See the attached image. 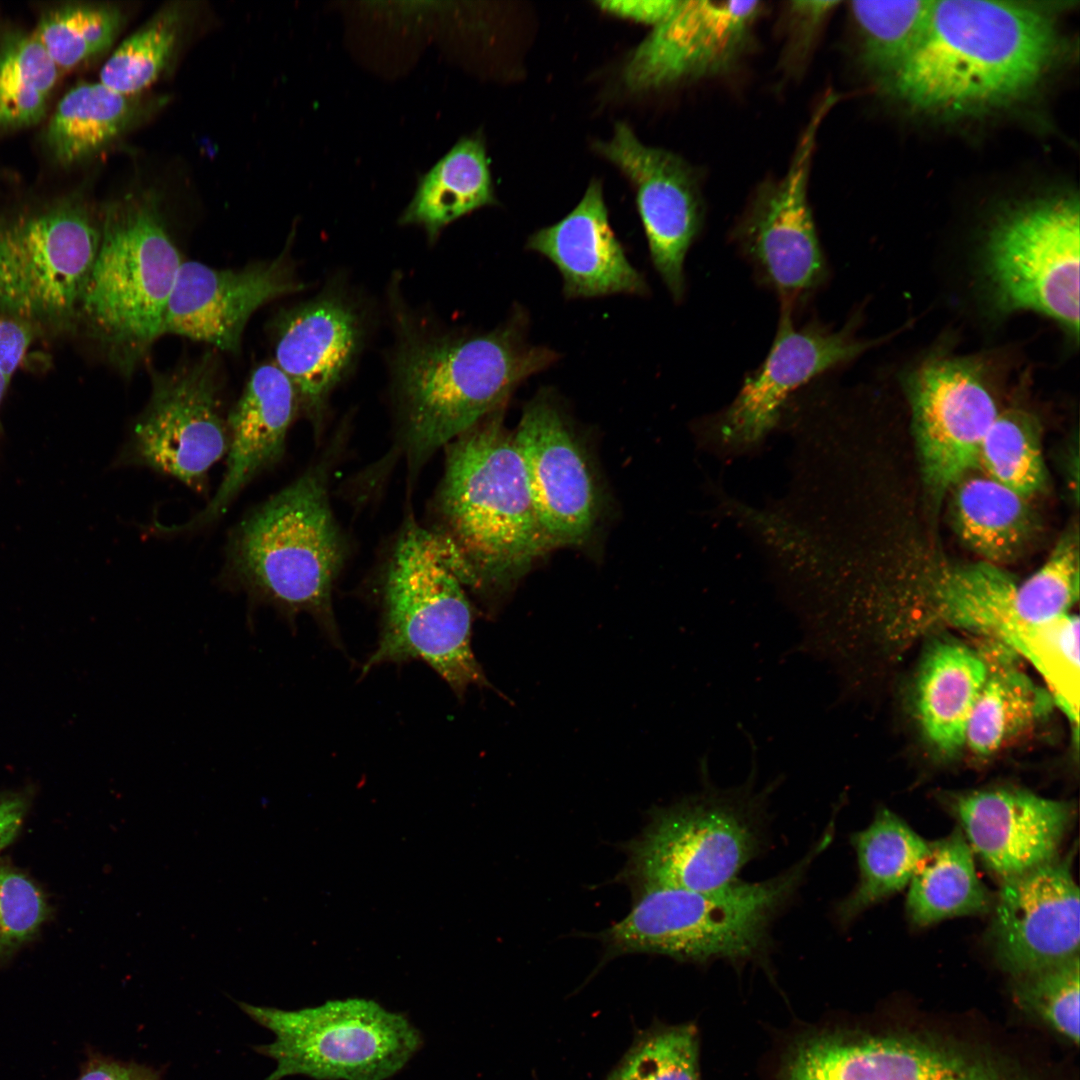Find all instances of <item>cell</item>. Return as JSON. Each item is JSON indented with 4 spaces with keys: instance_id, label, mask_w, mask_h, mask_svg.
Returning <instances> with one entry per match:
<instances>
[{
    "instance_id": "6da1fadb",
    "label": "cell",
    "mask_w": 1080,
    "mask_h": 1080,
    "mask_svg": "<svg viewBox=\"0 0 1080 1080\" xmlns=\"http://www.w3.org/2000/svg\"><path fill=\"white\" fill-rule=\"evenodd\" d=\"M1066 2L933 1L918 45L879 88L912 112L983 117L1030 99L1067 51Z\"/></svg>"
},
{
    "instance_id": "7a4b0ae2",
    "label": "cell",
    "mask_w": 1080,
    "mask_h": 1080,
    "mask_svg": "<svg viewBox=\"0 0 1080 1080\" xmlns=\"http://www.w3.org/2000/svg\"><path fill=\"white\" fill-rule=\"evenodd\" d=\"M500 408L449 442L429 530L464 587L491 595L553 549Z\"/></svg>"
},
{
    "instance_id": "3957f363",
    "label": "cell",
    "mask_w": 1080,
    "mask_h": 1080,
    "mask_svg": "<svg viewBox=\"0 0 1080 1080\" xmlns=\"http://www.w3.org/2000/svg\"><path fill=\"white\" fill-rule=\"evenodd\" d=\"M558 358L554 350L528 341V315L520 306L488 332L407 342L396 359L395 380L409 472L505 407L523 381Z\"/></svg>"
},
{
    "instance_id": "277c9868",
    "label": "cell",
    "mask_w": 1080,
    "mask_h": 1080,
    "mask_svg": "<svg viewBox=\"0 0 1080 1080\" xmlns=\"http://www.w3.org/2000/svg\"><path fill=\"white\" fill-rule=\"evenodd\" d=\"M328 483L329 462H319L249 512L229 538L223 579L291 624L300 613L311 615L338 643L332 593L346 543Z\"/></svg>"
},
{
    "instance_id": "5b68a950",
    "label": "cell",
    "mask_w": 1080,
    "mask_h": 1080,
    "mask_svg": "<svg viewBox=\"0 0 1080 1080\" xmlns=\"http://www.w3.org/2000/svg\"><path fill=\"white\" fill-rule=\"evenodd\" d=\"M835 820L809 851L783 872L763 881L739 879L712 890L644 886L629 913L601 933L606 955L632 953L669 956L704 963L744 961L769 945L776 915L795 895L813 861L830 845Z\"/></svg>"
},
{
    "instance_id": "8992f818",
    "label": "cell",
    "mask_w": 1080,
    "mask_h": 1080,
    "mask_svg": "<svg viewBox=\"0 0 1080 1080\" xmlns=\"http://www.w3.org/2000/svg\"><path fill=\"white\" fill-rule=\"evenodd\" d=\"M182 262L155 195L129 193L106 207L78 314L124 375H131L164 335Z\"/></svg>"
},
{
    "instance_id": "52a82bcc",
    "label": "cell",
    "mask_w": 1080,
    "mask_h": 1080,
    "mask_svg": "<svg viewBox=\"0 0 1080 1080\" xmlns=\"http://www.w3.org/2000/svg\"><path fill=\"white\" fill-rule=\"evenodd\" d=\"M751 767L744 783L721 789L711 783L708 758L699 759L703 789L658 808L642 834L627 847L621 873L635 888L669 886L712 890L735 880L760 851L766 804L775 778L756 790L757 754L752 736Z\"/></svg>"
},
{
    "instance_id": "ba28073f",
    "label": "cell",
    "mask_w": 1080,
    "mask_h": 1080,
    "mask_svg": "<svg viewBox=\"0 0 1080 1080\" xmlns=\"http://www.w3.org/2000/svg\"><path fill=\"white\" fill-rule=\"evenodd\" d=\"M383 624L362 674L381 664L420 660L458 698L472 686L491 688L475 658L474 610L465 587L428 529L409 518L385 565Z\"/></svg>"
},
{
    "instance_id": "9c48e42d",
    "label": "cell",
    "mask_w": 1080,
    "mask_h": 1080,
    "mask_svg": "<svg viewBox=\"0 0 1080 1080\" xmlns=\"http://www.w3.org/2000/svg\"><path fill=\"white\" fill-rule=\"evenodd\" d=\"M239 1007L272 1031L275 1040L255 1050L276 1062L265 1080L304 1075L315 1080H387L422 1046L416 1027L373 1000L327 1001L294 1011Z\"/></svg>"
},
{
    "instance_id": "30bf717a",
    "label": "cell",
    "mask_w": 1080,
    "mask_h": 1080,
    "mask_svg": "<svg viewBox=\"0 0 1080 1080\" xmlns=\"http://www.w3.org/2000/svg\"><path fill=\"white\" fill-rule=\"evenodd\" d=\"M1079 200L1040 198L1010 208L990 230L986 270L1002 311L1043 314L1079 336Z\"/></svg>"
},
{
    "instance_id": "8fae6325",
    "label": "cell",
    "mask_w": 1080,
    "mask_h": 1080,
    "mask_svg": "<svg viewBox=\"0 0 1080 1080\" xmlns=\"http://www.w3.org/2000/svg\"><path fill=\"white\" fill-rule=\"evenodd\" d=\"M101 241V223L68 202L0 223V312L54 323L79 313Z\"/></svg>"
},
{
    "instance_id": "7c38bea8",
    "label": "cell",
    "mask_w": 1080,
    "mask_h": 1080,
    "mask_svg": "<svg viewBox=\"0 0 1080 1080\" xmlns=\"http://www.w3.org/2000/svg\"><path fill=\"white\" fill-rule=\"evenodd\" d=\"M216 355L210 351L151 373V391L136 418L120 463L172 477L196 492L229 448L227 415Z\"/></svg>"
},
{
    "instance_id": "4fadbf2b",
    "label": "cell",
    "mask_w": 1080,
    "mask_h": 1080,
    "mask_svg": "<svg viewBox=\"0 0 1080 1080\" xmlns=\"http://www.w3.org/2000/svg\"><path fill=\"white\" fill-rule=\"evenodd\" d=\"M829 93L814 111L785 175L764 187L733 231V241L758 280L792 310L828 278L808 201V180L819 127L835 104Z\"/></svg>"
},
{
    "instance_id": "5bb4252c",
    "label": "cell",
    "mask_w": 1080,
    "mask_h": 1080,
    "mask_svg": "<svg viewBox=\"0 0 1080 1080\" xmlns=\"http://www.w3.org/2000/svg\"><path fill=\"white\" fill-rule=\"evenodd\" d=\"M988 367L935 357L906 375L924 480L941 496L978 466L982 440L999 414Z\"/></svg>"
},
{
    "instance_id": "9a60e30c",
    "label": "cell",
    "mask_w": 1080,
    "mask_h": 1080,
    "mask_svg": "<svg viewBox=\"0 0 1080 1080\" xmlns=\"http://www.w3.org/2000/svg\"><path fill=\"white\" fill-rule=\"evenodd\" d=\"M513 434L552 547L584 543L599 515V487L590 457L555 394L539 391L524 407Z\"/></svg>"
},
{
    "instance_id": "2e32d148",
    "label": "cell",
    "mask_w": 1080,
    "mask_h": 1080,
    "mask_svg": "<svg viewBox=\"0 0 1080 1080\" xmlns=\"http://www.w3.org/2000/svg\"><path fill=\"white\" fill-rule=\"evenodd\" d=\"M853 330L850 322L835 330L819 320L797 327L793 310L781 306L767 356L716 417L720 439L736 448L762 440L796 392L873 347V341L856 338Z\"/></svg>"
},
{
    "instance_id": "e0dca14e",
    "label": "cell",
    "mask_w": 1080,
    "mask_h": 1080,
    "mask_svg": "<svg viewBox=\"0 0 1080 1080\" xmlns=\"http://www.w3.org/2000/svg\"><path fill=\"white\" fill-rule=\"evenodd\" d=\"M1074 851L1001 882L994 897L989 942L1014 978L1079 955V888Z\"/></svg>"
},
{
    "instance_id": "ac0fdd59",
    "label": "cell",
    "mask_w": 1080,
    "mask_h": 1080,
    "mask_svg": "<svg viewBox=\"0 0 1080 1080\" xmlns=\"http://www.w3.org/2000/svg\"><path fill=\"white\" fill-rule=\"evenodd\" d=\"M760 1H679L637 46L623 70L632 91H649L731 70L749 46Z\"/></svg>"
},
{
    "instance_id": "d6986e66",
    "label": "cell",
    "mask_w": 1080,
    "mask_h": 1080,
    "mask_svg": "<svg viewBox=\"0 0 1080 1080\" xmlns=\"http://www.w3.org/2000/svg\"><path fill=\"white\" fill-rule=\"evenodd\" d=\"M595 147L633 185L653 266L672 298L680 301L684 261L703 220L694 176L677 155L643 144L623 122Z\"/></svg>"
},
{
    "instance_id": "ffe728a7",
    "label": "cell",
    "mask_w": 1080,
    "mask_h": 1080,
    "mask_svg": "<svg viewBox=\"0 0 1080 1080\" xmlns=\"http://www.w3.org/2000/svg\"><path fill=\"white\" fill-rule=\"evenodd\" d=\"M941 800L973 854L1000 882L1056 858L1075 818L1072 802L1016 787L949 793Z\"/></svg>"
},
{
    "instance_id": "44dd1931",
    "label": "cell",
    "mask_w": 1080,
    "mask_h": 1080,
    "mask_svg": "<svg viewBox=\"0 0 1080 1080\" xmlns=\"http://www.w3.org/2000/svg\"><path fill=\"white\" fill-rule=\"evenodd\" d=\"M302 289L284 254L237 269L183 261L167 305L163 332L238 353L251 316L265 304Z\"/></svg>"
},
{
    "instance_id": "7402d4cb",
    "label": "cell",
    "mask_w": 1080,
    "mask_h": 1080,
    "mask_svg": "<svg viewBox=\"0 0 1080 1080\" xmlns=\"http://www.w3.org/2000/svg\"><path fill=\"white\" fill-rule=\"evenodd\" d=\"M358 312L346 298L329 292L275 319L273 362L292 382L300 414L317 435L332 392L359 353L363 326Z\"/></svg>"
},
{
    "instance_id": "603a6c76",
    "label": "cell",
    "mask_w": 1080,
    "mask_h": 1080,
    "mask_svg": "<svg viewBox=\"0 0 1080 1080\" xmlns=\"http://www.w3.org/2000/svg\"><path fill=\"white\" fill-rule=\"evenodd\" d=\"M299 414L296 390L285 373L273 361L255 367L227 414L229 448L217 491L177 530L201 528L223 515L245 486L282 458L288 432Z\"/></svg>"
},
{
    "instance_id": "cb8c5ba5",
    "label": "cell",
    "mask_w": 1080,
    "mask_h": 1080,
    "mask_svg": "<svg viewBox=\"0 0 1080 1080\" xmlns=\"http://www.w3.org/2000/svg\"><path fill=\"white\" fill-rule=\"evenodd\" d=\"M526 248L557 267L568 299L648 294L644 276L630 263L610 226L599 180L591 181L564 218L534 232Z\"/></svg>"
},
{
    "instance_id": "d4e9b609",
    "label": "cell",
    "mask_w": 1080,
    "mask_h": 1080,
    "mask_svg": "<svg viewBox=\"0 0 1080 1080\" xmlns=\"http://www.w3.org/2000/svg\"><path fill=\"white\" fill-rule=\"evenodd\" d=\"M1018 582L999 565L986 561L941 570L928 589L931 622L981 634L1029 663L1035 657L1043 625L1028 626L1018 617Z\"/></svg>"
},
{
    "instance_id": "484cf974",
    "label": "cell",
    "mask_w": 1080,
    "mask_h": 1080,
    "mask_svg": "<svg viewBox=\"0 0 1080 1080\" xmlns=\"http://www.w3.org/2000/svg\"><path fill=\"white\" fill-rule=\"evenodd\" d=\"M987 676L981 652L952 639L925 650L916 679L921 730L938 752L951 756L965 746L969 718Z\"/></svg>"
},
{
    "instance_id": "4316f807",
    "label": "cell",
    "mask_w": 1080,
    "mask_h": 1080,
    "mask_svg": "<svg viewBox=\"0 0 1080 1080\" xmlns=\"http://www.w3.org/2000/svg\"><path fill=\"white\" fill-rule=\"evenodd\" d=\"M981 652L987 676L968 721L965 746L990 756L1045 717L1054 704L1046 688L1034 683L1014 663L1008 648L991 641Z\"/></svg>"
},
{
    "instance_id": "83f0119b",
    "label": "cell",
    "mask_w": 1080,
    "mask_h": 1080,
    "mask_svg": "<svg viewBox=\"0 0 1080 1080\" xmlns=\"http://www.w3.org/2000/svg\"><path fill=\"white\" fill-rule=\"evenodd\" d=\"M154 105L141 94L124 95L100 81L79 83L59 100L46 127V145L58 163H78L144 120Z\"/></svg>"
},
{
    "instance_id": "f1b7e54d",
    "label": "cell",
    "mask_w": 1080,
    "mask_h": 1080,
    "mask_svg": "<svg viewBox=\"0 0 1080 1080\" xmlns=\"http://www.w3.org/2000/svg\"><path fill=\"white\" fill-rule=\"evenodd\" d=\"M495 203L485 142L465 136L419 177L400 223L422 227L432 241L451 222Z\"/></svg>"
},
{
    "instance_id": "f546056e",
    "label": "cell",
    "mask_w": 1080,
    "mask_h": 1080,
    "mask_svg": "<svg viewBox=\"0 0 1080 1080\" xmlns=\"http://www.w3.org/2000/svg\"><path fill=\"white\" fill-rule=\"evenodd\" d=\"M850 840L857 856L859 877L854 889L835 906V920L842 926L907 886L929 851V842L883 807Z\"/></svg>"
},
{
    "instance_id": "4dcf8cb0",
    "label": "cell",
    "mask_w": 1080,
    "mask_h": 1080,
    "mask_svg": "<svg viewBox=\"0 0 1080 1080\" xmlns=\"http://www.w3.org/2000/svg\"><path fill=\"white\" fill-rule=\"evenodd\" d=\"M908 885L906 913L918 928L953 917L982 915L994 903L959 827L943 839L929 842V851Z\"/></svg>"
},
{
    "instance_id": "1f68e13d",
    "label": "cell",
    "mask_w": 1080,
    "mask_h": 1080,
    "mask_svg": "<svg viewBox=\"0 0 1080 1080\" xmlns=\"http://www.w3.org/2000/svg\"><path fill=\"white\" fill-rule=\"evenodd\" d=\"M952 489L955 530L983 561L1000 566L1022 551L1034 529L1028 498L986 474L968 473Z\"/></svg>"
},
{
    "instance_id": "d6a6232c",
    "label": "cell",
    "mask_w": 1080,
    "mask_h": 1080,
    "mask_svg": "<svg viewBox=\"0 0 1080 1080\" xmlns=\"http://www.w3.org/2000/svg\"><path fill=\"white\" fill-rule=\"evenodd\" d=\"M932 0L852 1L859 59L880 87L912 54L926 29Z\"/></svg>"
},
{
    "instance_id": "836d02e7",
    "label": "cell",
    "mask_w": 1080,
    "mask_h": 1080,
    "mask_svg": "<svg viewBox=\"0 0 1080 1080\" xmlns=\"http://www.w3.org/2000/svg\"><path fill=\"white\" fill-rule=\"evenodd\" d=\"M61 72L33 32H10L0 42V129L40 121Z\"/></svg>"
},
{
    "instance_id": "e575fe53",
    "label": "cell",
    "mask_w": 1080,
    "mask_h": 1080,
    "mask_svg": "<svg viewBox=\"0 0 1080 1080\" xmlns=\"http://www.w3.org/2000/svg\"><path fill=\"white\" fill-rule=\"evenodd\" d=\"M186 19L183 5L160 8L114 50L100 70L99 81L124 95L141 94L168 68Z\"/></svg>"
},
{
    "instance_id": "d590c367",
    "label": "cell",
    "mask_w": 1080,
    "mask_h": 1080,
    "mask_svg": "<svg viewBox=\"0 0 1080 1080\" xmlns=\"http://www.w3.org/2000/svg\"><path fill=\"white\" fill-rule=\"evenodd\" d=\"M984 474L1029 498L1046 482L1036 418L1025 410L1000 411L985 434L978 456Z\"/></svg>"
},
{
    "instance_id": "8d00e7d4",
    "label": "cell",
    "mask_w": 1080,
    "mask_h": 1080,
    "mask_svg": "<svg viewBox=\"0 0 1080 1080\" xmlns=\"http://www.w3.org/2000/svg\"><path fill=\"white\" fill-rule=\"evenodd\" d=\"M124 21L118 6L71 3L44 13L33 34L62 73L108 50Z\"/></svg>"
},
{
    "instance_id": "74e56055",
    "label": "cell",
    "mask_w": 1080,
    "mask_h": 1080,
    "mask_svg": "<svg viewBox=\"0 0 1080 1080\" xmlns=\"http://www.w3.org/2000/svg\"><path fill=\"white\" fill-rule=\"evenodd\" d=\"M1078 598V537L1070 533L1062 537L1038 570L1018 582L1016 611L1024 624L1039 626L1070 613Z\"/></svg>"
},
{
    "instance_id": "f35d334b",
    "label": "cell",
    "mask_w": 1080,
    "mask_h": 1080,
    "mask_svg": "<svg viewBox=\"0 0 1080 1080\" xmlns=\"http://www.w3.org/2000/svg\"><path fill=\"white\" fill-rule=\"evenodd\" d=\"M606 1080H700L695 1028L655 1027L639 1033Z\"/></svg>"
},
{
    "instance_id": "ab89813d",
    "label": "cell",
    "mask_w": 1080,
    "mask_h": 1080,
    "mask_svg": "<svg viewBox=\"0 0 1080 1080\" xmlns=\"http://www.w3.org/2000/svg\"><path fill=\"white\" fill-rule=\"evenodd\" d=\"M1079 955L1014 978L1019 1005L1068 1041L1079 1043Z\"/></svg>"
},
{
    "instance_id": "60d3db41",
    "label": "cell",
    "mask_w": 1080,
    "mask_h": 1080,
    "mask_svg": "<svg viewBox=\"0 0 1080 1080\" xmlns=\"http://www.w3.org/2000/svg\"><path fill=\"white\" fill-rule=\"evenodd\" d=\"M47 913L45 897L30 879L0 867V959L29 941Z\"/></svg>"
},
{
    "instance_id": "b9f144b4",
    "label": "cell",
    "mask_w": 1080,
    "mask_h": 1080,
    "mask_svg": "<svg viewBox=\"0 0 1080 1080\" xmlns=\"http://www.w3.org/2000/svg\"><path fill=\"white\" fill-rule=\"evenodd\" d=\"M33 326L0 312V404L33 339Z\"/></svg>"
},
{
    "instance_id": "7bdbcfd3",
    "label": "cell",
    "mask_w": 1080,
    "mask_h": 1080,
    "mask_svg": "<svg viewBox=\"0 0 1080 1080\" xmlns=\"http://www.w3.org/2000/svg\"><path fill=\"white\" fill-rule=\"evenodd\" d=\"M75 1080H163L162 1073L145 1064L126 1062L89 1050Z\"/></svg>"
},
{
    "instance_id": "ee69618b",
    "label": "cell",
    "mask_w": 1080,
    "mask_h": 1080,
    "mask_svg": "<svg viewBox=\"0 0 1080 1080\" xmlns=\"http://www.w3.org/2000/svg\"><path fill=\"white\" fill-rule=\"evenodd\" d=\"M595 4L616 17L655 27L676 9L679 0H609Z\"/></svg>"
},
{
    "instance_id": "f6af8a7d",
    "label": "cell",
    "mask_w": 1080,
    "mask_h": 1080,
    "mask_svg": "<svg viewBox=\"0 0 1080 1080\" xmlns=\"http://www.w3.org/2000/svg\"><path fill=\"white\" fill-rule=\"evenodd\" d=\"M29 800V794L25 791L0 794V852L13 841L20 830Z\"/></svg>"
}]
</instances>
